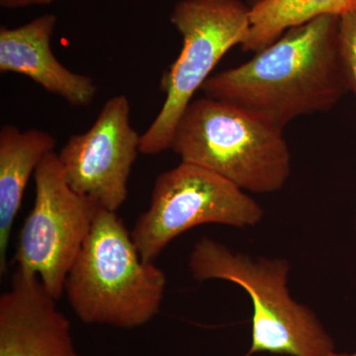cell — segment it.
<instances>
[{
    "instance_id": "e0dca14e",
    "label": "cell",
    "mask_w": 356,
    "mask_h": 356,
    "mask_svg": "<svg viewBox=\"0 0 356 356\" xmlns=\"http://www.w3.org/2000/svg\"><path fill=\"white\" fill-rule=\"evenodd\" d=\"M355 233H356V214H355Z\"/></svg>"
},
{
    "instance_id": "5bb4252c",
    "label": "cell",
    "mask_w": 356,
    "mask_h": 356,
    "mask_svg": "<svg viewBox=\"0 0 356 356\" xmlns=\"http://www.w3.org/2000/svg\"><path fill=\"white\" fill-rule=\"evenodd\" d=\"M55 0H0V6L6 9L21 8L32 6H48Z\"/></svg>"
},
{
    "instance_id": "9c48e42d",
    "label": "cell",
    "mask_w": 356,
    "mask_h": 356,
    "mask_svg": "<svg viewBox=\"0 0 356 356\" xmlns=\"http://www.w3.org/2000/svg\"><path fill=\"white\" fill-rule=\"evenodd\" d=\"M57 301L38 276L16 269L0 297V356H88L76 350Z\"/></svg>"
},
{
    "instance_id": "8fae6325",
    "label": "cell",
    "mask_w": 356,
    "mask_h": 356,
    "mask_svg": "<svg viewBox=\"0 0 356 356\" xmlns=\"http://www.w3.org/2000/svg\"><path fill=\"white\" fill-rule=\"evenodd\" d=\"M55 137L38 129L0 130V273L7 271V250L15 218L30 177L42 161L55 152Z\"/></svg>"
},
{
    "instance_id": "52a82bcc",
    "label": "cell",
    "mask_w": 356,
    "mask_h": 356,
    "mask_svg": "<svg viewBox=\"0 0 356 356\" xmlns=\"http://www.w3.org/2000/svg\"><path fill=\"white\" fill-rule=\"evenodd\" d=\"M34 179V205L21 229L14 264L17 270L38 276L58 300L99 207L70 186L55 152L42 161Z\"/></svg>"
},
{
    "instance_id": "7a4b0ae2",
    "label": "cell",
    "mask_w": 356,
    "mask_h": 356,
    "mask_svg": "<svg viewBox=\"0 0 356 356\" xmlns=\"http://www.w3.org/2000/svg\"><path fill=\"white\" fill-rule=\"evenodd\" d=\"M166 287L165 273L140 257L116 212H96L90 233L65 283L81 322L135 329L156 317Z\"/></svg>"
},
{
    "instance_id": "4fadbf2b",
    "label": "cell",
    "mask_w": 356,
    "mask_h": 356,
    "mask_svg": "<svg viewBox=\"0 0 356 356\" xmlns=\"http://www.w3.org/2000/svg\"><path fill=\"white\" fill-rule=\"evenodd\" d=\"M339 55L348 90L356 96V8L339 17Z\"/></svg>"
},
{
    "instance_id": "277c9868",
    "label": "cell",
    "mask_w": 356,
    "mask_h": 356,
    "mask_svg": "<svg viewBox=\"0 0 356 356\" xmlns=\"http://www.w3.org/2000/svg\"><path fill=\"white\" fill-rule=\"evenodd\" d=\"M198 281L224 280L242 287L252 303V346L247 356L267 353L289 356H332L334 339L312 309L288 288L290 262L252 257L214 238H200L188 262Z\"/></svg>"
},
{
    "instance_id": "ba28073f",
    "label": "cell",
    "mask_w": 356,
    "mask_h": 356,
    "mask_svg": "<svg viewBox=\"0 0 356 356\" xmlns=\"http://www.w3.org/2000/svg\"><path fill=\"white\" fill-rule=\"evenodd\" d=\"M130 113L127 96L110 98L93 125L70 136L58 154L70 186L112 212L128 197L129 177L140 154L142 135L131 125Z\"/></svg>"
},
{
    "instance_id": "3957f363",
    "label": "cell",
    "mask_w": 356,
    "mask_h": 356,
    "mask_svg": "<svg viewBox=\"0 0 356 356\" xmlns=\"http://www.w3.org/2000/svg\"><path fill=\"white\" fill-rule=\"evenodd\" d=\"M170 149L181 161L217 173L248 193H275L291 175V152L282 128L206 96L185 109Z\"/></svg>"
},
{
    "instance_id": "6da1fadb",
    "label": "cell",
    "mask_w": 356,
    "mask_h": 356,
    "mask_svg": "<svg viewBox=\"0 0 356 356\" xmlns=\"http://www.w3.org/2000/svg\"><path fill=\"white\" fill-rule=\"evenodd\" d=\"M339 16L293 28L248 62L210 76L206 97L238 105L284 129L329 111L348 92L339 55Z\"/></svg>"
},
{
    "instance_id": "9a60e30c",
    "label": "cell",
    "mask_w": 356,
    "mask_h": 356,
    "mask_svg": "<svg viewBox=\"0 0 356 356\" xmlns=\"http://www.w3.org/2000/svg\"><path fill=\"white\" fill-rule=\"evenodd\" d=\"M332 356H356V350L353 351V353H334Z\"/></svg>"
},
{
    "instance_id": "8992f818",
    "label": "cell",
    "mask_w": 356,
    "mask_h": 356,
    "mask_svg": "<svg viewBox=\"0 0 356 356\" xmlns=\"http://www.w3.org/2000/svg\"><path fill=\"white\" fill-rule=\"evenodd\" d=\"M264 216L261 206L248 192L217 173L181 161L156 178L149 208L131 235L142 259L154 262L168 243L200 225L247 229Z\"/></svg>"
},
{
    "instance_id": "30bf717a",
    "label": "cell",
    "mask_w": 356,
    "mask_h": 356,
    "mask_svg": "<svg viewBox=\"0 0 356 356\" xmlns=\"http://www.w3.org/2000/svg\"><path fill=\"white\" fill-rule=\"evenodd\" d=\"M57 24L54 14H44L17 28H0V72L22 74L51 95L74 107L88 106L97 86L90 76L67 69L51 51Z\"/></svg>"
},
{
    "instance_id": "7c38bea8",
    "label": "cell",
    "mask_w": 356,
    "mask_h": 356,
    "mask_svg": "<svg viewBox=\"0 0 356 356\" xmlns=\"http://www.w3.org/2000/svg\"><path fill=\"white\" fill-rule=\"evenodd\" d=\"M355 8L356 0H264L250 6V29L241 48L257 53L293 28Z\"/></svg>"
},
{
    "instance_id": "2e32d148",
    "label": "cell",
    "mask_w": 356,
    "mask_h": 356,
    "mask_svg": "<svg viewBox=\"0 0 356 356\" xmlns=\"http://www.w3.org/2000/svg\"><path fill=\"white\" fill-rule=\"evenodd\" d=\"M264 1V0H250V6H254V4L259 3V2Z\"/></svg>"
},
{
    "instance_id": "5b68a950",
    "label": "cell",
    "mask_w": 356,
    "mask_h": 356,
    "mask_svg": "<svg viewBox=\"0 0 356 356\" xmlns=\"http://www.w3.org/2000/svg\"><path fill=\"white\" fill-rule=\"evenodd\" d=\"M170 22L181 35L182 48L161 79L163 107L140 136V153L149 156L170 149L175 126L194 95L222 58L242 46L250 29V6L242 0H179Z\"/></svg>"
}]
</instances>
